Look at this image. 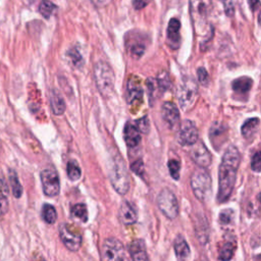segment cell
<instances>
[{"instance_id":"1","label":"cell","mask_w":261,"mask_h":261,"mask_svg":"<svg viewBox=\"0 0 261 261\" xmlns=\"http://www.w3.org/2000/svg\"><path fill=\"white\" fill-rule=\"evenodd\" d=\"M240 162L241 154L239 149L233 145L229 146L223 155L218 171V202H226L231 197L235 188Z\"/></svg>"},{"instance_id":"2","label":"cell","mask_w":261,"mask_h":261,"mask_svg":"<svg viewBox=\"0 0 261 261\" xmlns=\"http://www.w3.org/2000/svg\"><path fill=\"white\" fill-rule=\"evenodd\" d=\"M109 180L114 189L120 195H125L130 190V175L126 168V163L121 159L119 154L116 153L111 158L108 168Z\"/></svg>"},{"instance_id":"3","label":"cell","mask_w":261,"mask_h":261,"mask_svg":"<svg viewBox=\"0 0 261 261\" xmlns=\"http://www.w3.org/2000/svg\"><path fill=\"white\" fill-rule=\"evenodd\" d=\"M211 187L212 182L209 173L203 168L196 169L191 175V188L195 197L204 202L210 195Z\"/></svg>"},{"instance_id":"4","label":"cell","mask_w":261,"mask_h":261,"mask_svg":"<svg viewBox=\"0 0 261 261\" xmlns=\"http://www.w3.org/2000/svg\"><path fill=\"white\" fill-rule=\"evenodd\" d=\"M94 77L98 90L103 96L111 95L115 86V74L108 63L99 61L94 68Z\"/></svg>"},{"instance_id":"5","label":"cell","mask_w":261,"mask_h":261,"mask_svg":"<svg viewBox=\"0 0 261 261\" xmlns=\"http://www.w3.org/2000/svg\"><path fill=\"white\" fill-rule=\"evenodd\" d=\"M177 100L183 111L193 107L198 97V86L194 79L185 78L177 88Z\"/></svg>"},{"instance_id":"6","label":"cell","mask_w":261,"mask_h":261,"mask_svg":"<svg viewBox=\"0 0 261 261\" xmlns=\"http://www.w3.org/2000/svg\"><path fill=\"white\" fill-rule=\"evenodd\" d=\"M159 210L169 219H174L180 212L178 202L174 192L169 188H163L157 196Z\"/></svg>"},{"instance_id":"7","label":"cell","mask_w":261,"mask_h":261,"mask_svg":"<svg viewBox=\"0 0 261 261\" xmlns=\"http://www.w3.org/2000/svg\"><path fill=\"white\" fill-rule=\"evenodd\" d=\"M41 183L44 194L48 197H56L59 194L60 182L58 172L54 169H45L40 173Z\"/></svg>"},{"instance_id":"8","label":"cell","mask_w":261,"mask_h":261,"mask_svg":"<svg viewBox=\"0 0 261 261\" xmlns=\"http://www.w3.org/2000/svg\"><path fill=\"white\" fill-rule=\"evenodd\" d=\"M101 261H122L125 257L123 245L115 238H108L101 247Z\"/></svg>"},{"instance_id":"9","label":"cell","mask_w":261,"mask_h":261,"mask_svg":"<svg viewBox=\"0 0 261 261\" xmlns=\"http://www.w3.org/2000/svg\"><path fill=\"white\" fill-rule=\"evenodd\" d=\"M210 8L211 0H191L192 19L198 30L206 25Z\"/></svg>"},{"instance_id":"10","label":"cell","mask_w":261,"mask_h":261,"mask_svg":"<svg viewBox=\"0 0 261 261\" xmlns=\"http://www.w3.org/2000/svg\"><path fill=\"white\" fill-rule=\"evenodd\" d=\"M177 143L182 146H192L199 140V132L194 121L186 119L178 127Z\"/></svg>"},{"instance_id":"11","label":"cell","mask_w":261,"mask_h":261,"mask_svg":"<svg viewBox=\"0 0 261 261\" xmlns=\"http://www.w3.org/2000/svg\"><path fill=\"white\" fill-rule=\"evenodd\" d=\"M59 237L63 245L70 251H78L82 246L81 233L73 231L67 224H61L58 228Z\"/></svg>"},{"instance_id":"12","label":"cell","mask_w":261,"mask_h":261,"mask_svg":"<svg viewBox=\"0 0 261 261\" xmlns=\"http://www.w3.org/2000/svg\"><path fill=\"white\" fill-rule=\"evenodd\" d=\"M192 146L193 147H192L191 153H190L192 160H193L199 168H203V169L208 168L211 164L212 157L207 147H206L204 143H202L199 140Z\"/></svg>"},{"instance_id":"13","label":"cell","mask_w":261,"mask_h":261,"mask_svg":"<svg viewBox=\"0 0 261 261\" xmlns=\"http://www.w3.org/2000/svg\"><path fill=\"white\" fill-rule=\"evenodd\" d=\"M161 115L163 121L166 122V125L169 127V129L176 130L180 127V112H178V108L174 103L170 101L164 102L161 107Z\"/></svg>"},{"instance_id":"14","label":"cell","mask_w":261,"mask_h":261,"mask_svg":"<svg viewBox=\"0 0 261 261\" xmlns=\"http://www.w3.org/2000/svg\"><path fill=\"white\" fill-rule=\"evenodd\" d=\"M143 88L141 86L140 80L133 76L129 79L127 86V101L130 105H134L143 100Z\"/></svg>"},{"instance_id":"15","label":"cell","mask_w":261,"mask_h":261,"mask_svg":"<svg viewBox=\"0 0 261 261\" xmlns=\"http://www.w3.org/2000/svg\"><path fill=\"white\" fill-rule=\"evenodd\" d=\"M118 221L120 224L125 226H131L136 224L138 215H137V210L134 207V205L128 201L121 202L119 209H118Z\"/></svg>"},{"instance_id":"16","label":"cell","mask_w":261,"mask_h":261,"mask_svg":"<svg viewBox=\"0 0 261 261\" xmlns=\"http://www.w3.org/2000/svg\"><path fill=\"white\" fill-rule=\"evenodd\" d=\"M180 30H181L180 21L177 19H172L169 23L167 36H168V44L174 50H176L181 43Z\"/></svg>"},{"instance_id":"17","label":"cell","mask_w":261,"mask_h":261,"mask_svg":"<svg viewBox=\"0 0 261 261\" xmlns=\"http://www.w3.org/2000/svg\"><path fill=\"white\" fill-rule=\"evenodd\" d=\"M123 138L129 148H137L141 143V133L133 122H127L123 130Z\"/></svg>"},{"instance_id":"18","label":"cell","mask_w":261,"mask_h":261,"mask_svg":"<svg viewBox=\"0 0 261 261\" xmlns=\"http://www.w3.org/2000/svg\"><path fill=\"white\" fill-rule=\"evenodd\" d=\"M130 254L133 261H150L145 243L142 240H136L130 245Z\"/></svg>"},{"instance_id":"19","label":"cell","mask_w":261,"mask_h":261,"mask_svg":"<svg viewBox=\"0 0 261 261\" xmlns=\"http://www.w3.org/2000/svg\"><path fill=\"white\" fill-rule=\"evenodd\" d=\"M50 107L52 113L56 116H61L65 112V102L62 98V96L58 91L56 89L51 90L50 92Z\"/></svg>"},{"instance_id":"20","label":"cell","mask_w":261,"mask_h":261,"mask_svg":"<svg viewBox=\"0 0 261 261\" xmlns=\"http://www.w3.org/2000/svg\"><path fill=\"white\" fill-rule=\"evenodd\" d=\"M174 253L180 261H186L191 254L190 247L185 238L182 236H177L175 238L174 243Z\"/></svg>"},{"instance_id":"21","label":"cell","mask_w":261,"mask_h":261,"mask_svg":"<svg viewBox=\"0 0 261 261\" xmlns=\"http://www.w3.org/2000/svg\"><path fill=\"white\" fill-rule=\"evenodd\" d=\"M237 249V243L235 240H228L226 241L223 246L221 250H219V260L222 261H230L233 254H235Z\"/></svg>"},{"instance_id":"22","label":"cell","mask_w":261,"mask_h":261,"mask_svg":"<svg viewBox=\"0 0 261 261\" xmlns=\"http://www.w3.org/2000/svg\"><path fill=\"white\" fill-rule=\"evenodd\" d=\"M259 118L257 117H253V118H249L247 119L241 128V132L244 138L246 139H250L252 137L256 134V132L258 131L259 128Z\"/></svg>"},{"instance_id":"23","label":"cell","mask_w":261,"mask_h":261,"mask_svg":"<svg viewBox=\"0 0 261 261\" xmlns=\"http://www.w3.org/2000/svg\"><path fill=\"white\" fill-rule=\"evenodd\" d=\"M253 81L249 77H241L232 82V90L238 94H246L250 91Z\"/></svg>"},{"instance_id":"24","label":"cell","mask_w":261,"mask_h":261,"mask_svg":"<svg viewBox=\"0 0 261 261\" xmlns=\"http://www.w3.org/2000/svg\"><path fill=\"white\" fill-rule=\"evenodd\" d=\"M8 207V188L2 178H0V216L7 213Z\"/></svg>"},{"instance_id":"25","label":"cell","mask_w":261,"mask_h":261,"mask_svg":"<svg viewBox=\"0 0 261 261\" xmlns=\"http://www.w3.org/2000/svg\"><path fill=\"white\" fill-rule=\"evenodd\" d=\"M8 178H9L10 187H11V190H12V195L15 196V198H17V199L21 198L22 195H23L24 189H23V186L20 183L18 174H17V172L15 170H9Z\"/></svg>"},{"instance_id":"26","label":"cell","mask_w":261,"mask_h":261,"mask_svg":"<svg viewBox=\"0 0 261 261\" xmlns=\"http://www.w3.org/2000/svg\"><path fill=\"white\" fill-rule=\"evenodd\" d=\"M42 218L48 225L56 224L58 219V212L51 204H44L42 208Z\"/></svg>"},{"instance_id":"27","label":"cell","mask_w":261,"mask_h":261,"mask_svg":"<svg viewBox=\"0 0 261 261\" xmlns=\"http://www.w3.org/2000/svg\"><path fill=\"white\" fill-rule=\"evenodd\" d=\"M72 215L78 219H80L81 222L87 223L88 222V210L87 206L83 203H78L73 206L72 208Z\"/></svg>"},{"instance_id":"28","label":"cell","mask_w":261,"mask_h":261,"mask_svg":"<svg viewBox=\"0 0 261 261\" xmlns=\"http://www.w3.org/2000/svg\"><path fill=\"white\" fill-rule=\"evenodd\" d=\"M66 173H67L68 178H70V180L73 182L78 181L82 175V171L79 167V164L75 160H72L67 163Z\"/></svg>"},{"instance_id":"29","label":"cell","mask_w":261,"mask_h":261,"mask_svg":"<svg viewBox=\"0 0 261 261\" xmlns=\"http://www.w3.org/2000/svg\"><path fill=\"white\" fill-rule=\"evenodd\" d=\"M57 5L53 2L49 1V0H42L39 5V12L42 15L44 19H49L52 13L56 11Z\"/></svg>"},{"instance_id":"30","label":"cell","mask_w":261,"mask_h":261,"mask_svg":"<svg viewBox=\"0 0 261 261\" xmlns=\"http://www.w3.org/2000/svg\"><path fill=\"white\" fill-rule=\"evenodd\" d=\"M169 171L171 176L175 181L180 180V172H181V163L175 159H171L168 163Z\"/></svg>"},{"instance_id":"31","label":"cell","mask_w":261,"mask_h":261,"mask_svg":"<svg viewBox=\"0 0 261 261\" xmlns=\"http://www.w3.org/2000/svg\"><path fill=\"white\" fill-rule=\"evenodd\" d=\"M156 82H157V85H158L161 92H166L171 86V80H170L169 74L167 72L160 73Z\"/></svg>"},{"instance_id":"32","label":"cell","mask_w":261,"mask_h":261,"mask_svg":"<svg viewBox=\"0 0 261 261\" xmlns=\"http://www.w3.org/2000/svg\"><path fill=\"white\" fill-rule=\"evenodd\" d=\"M66 56L68 58H70L72 64H74V66L80 67L82 64H83V58H82L79 51L76 50L75 48H72L70 51H68L66 53Z\"/></svg>"},{"instance_id":"33","label":"cell","mask_w":261,"mask_h":261,"mask_svg":"<svg viewBox=\"0 0 261 261\" xmlns=\"http://www.w3.org/2000/svg\"><path fill=\"white\" fill-rule=\"evenodd\" d=\"M135 125L137 127V129L139 130L140 133L142 134H149L150 132V122H149V118L148 116H143L141 118H139L138 120H136Z\"/></svg>"},{"instance_id":"34","label":"cell","mask_w":261,"mask_h":261,"mask_svg":"<svg viewBox=\"0 0 261 261\" xmlns=\"http://www.w3.org/2000/svg\"><path fill=\"white\" fill-rule=\"evenodd\" d=\"M233 210L232 209H225L221 213H219V222L222 225H230L233 219Z\"/></svg>"},{"instance_id":"35","label":"cell","mask_w":261,"mask_h":261,"mask_svg":"<svg viewBox=\"0 0 261 261\" xmlns=\"http://www.w3.org/2000/svg\"><path fill=\"white\" fill-rule=\"evenodd\" d=\"M197 76H198V81L200 82L201 85L207 86L209 84V75H208L207 71H206L204 67H199L198 68Z\"/></svg>"},{"instance_id":"36","label":"cell","mask_w":261,"mask_h":261,"mask_svg":"<svg viewBox=\"0 0 261 261\" xmlns=\"http://www.w3.org/2000/svg\"><path fill=\"white\" fill-rule=\"evenodd\" d=\"M131 170L133 171V173H135L136 174H138L140 176H142L144 174V164H143V161L141 159H138L136 160L135 162H133L131 164Z\"/></svg>"},{"instance_id":"37","label":"cell","mask_w":261,"mask_h":261,"mask_svg":"<svg viewBox=\"0 0 261 261\" xmlns=\"http://www.w3.org/2000/svg\"><path fill=\"white\" fill-rule=\"evenodd\" d=\"M260 168H261V158H260V152L257 151V152L254 153L251 159V169L255 173H260Z\"/></svg>"},{"instance_id":"38","label":"cell","mask_w":261,"mask_h":261,"mask_svg":"<svg viewBox=\"0 0 261 261\" xmlns=\"http://www.w3.org/2000/svg\"><path fill=\"white\" fill-rule=\"evenodd\" d=\"M152 0H133V6L135 9L139 10L146 7Z\"/></svg>"},{"instance_id":"39","label":"cell","mask_w":261,"mask_h":261,"mask_svg":"<svg viewBox=\"0 0 261 261\" xmlns=\"http://www.w3.org/2000/svg\"><path fill=\"white\" fill-rule=\"evenodd\" d=\"M248 3H249V5H250V8H251L253 11L257 10L258 7H259V4H260L259 0H248Z\"/></svg>"},{"instance_id":"40","label":"cell","mask_w":261,"mask_h":261,"mask_svg":"<svg viewBox=\"0 0 261 261\" xmlns=\"http://www.w3.org/2000/svg\"><path fill=\"white\" fill-rule=\"evenodd\" d=\"M111 1L112 0H92V2H94L96 5H98V6H104Z\"/></svg>"},{"instance_id":"41","label":"cell","mask_w":261,"mask_h":261,"mask_svg":"<svg viewBox=\"0 0 261 261\" xmlns=\"http://www.w3.org/2000/svg\"><path fill=\"white\" fill-rule=\"evenodd\" d=\"M34 261H45V259L42 256H39V257H36Z\"/></svg>"},{"instance_id":"42","label":"cell","mask_w":261,"mask_h":261,"mask_svg":"<svg viewBox=\"0 0 261 261\" xmlns=\"http://www.w3.org/2000/svg\"><path fill=\"white\" fill-rule=\"evenodd\" d=\"M122 261H132V260H131V259H129L128 257H126V256H125V257H123V259H122Z\"/></svg>"},{"instance_id":"43","label":"cell","mask_w":261,"mask_h":261,"mask_svg":"<svg viewBox=\"0 0 261 261\" xmlns=\"http://www.w3.org/2000/svg\"><path fill=\"white\" fill-rule=\"evenodd\" d=\"M222 1H226V0H222Z\"/></svg>"}]
</instances>
